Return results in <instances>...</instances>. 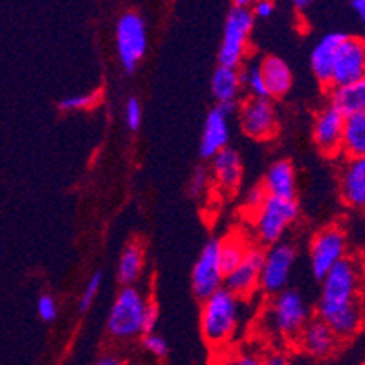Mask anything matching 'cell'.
Listing matches in <instances>:
<instances>
[{
  "label": "cell",
  "mask_w": 365,
  "mask_h": 365,
  "mask_svg": "<svg viewBox=\"0 0 365 365\" xmlns=\"http://www.w3.org/2000/svg\"><path fill=\"white\" fill-rule=\"evenodd\" d=\"M255 2H251V0H235L233 4H231V8H238V9H251L253 8Z\"/></svg>",
  "instance_id": "41"
},
{
  "label": "cell",
  "mask_w": 365,
  "mask_h": 365,
  "mask_svg": "<svg viewBox=\"0 0 365 365\" xmlns=\"http://www.w3.org/2000/svg\"><path fill=\"white\" fill-rule=\"evenodd\" d=\"M351 9H353L354 15L360 19L361 24L365 26V0H353V2H351Z\"/></svg>",
  "instance_id": "39"
},
{
  "label": "cell",
  "mask_w": 365,
  "mask_h": 365,
  "mask_svg": "<svg viewBox=\"0 0 365 365\" xmlns=\"http://www.w3.org/2000/svg\"><path fill=\"white\" fill-rule=\"evenodd\" d=\"M211 173L218 187L225 193H231L240 185L242 158L233 148H225L211 160Z\"/></svg>",
  "instance_id": "20"
},
{
  "label": "cell",
  "mask_w": 365,
  "mask_h": 365,
  "mask_svg": "<svg viewBox=\"0 0 365 365\" xmlns=\"http://www.w3.org/2000/svg\"><path fill=\"white\" fill-rule=\"evenodd\" d=\"M347 238L338 225H327L314 233L309 245V260L314 278L324 280L336 267L341 260H345Z\"/></svg>",
  "instance_id": "9"
},
{
  "label": "cell",
  "mask_w": 365,
  "mask_h": 365,
  "mask_svg": "<svg viewBox=\"0 0 365 365\" xmlns=\"http://www.w3.org/2000/svg\"><path fill=\"white\" fill-rule=\"evenodd\" d=\"M227 113L215 106L211 111L207 113L204 122V131H202V140H200V157L205 160H213L218 153L224 151L229 148V122H227Z\"/></svg>",
  "instance_id": "17"
},
{
  "label": "cell",
  "mask_w": 365,
  "mask_h": 365,
  "mask_svg": "<svg viewBox=\"0 0 365 365\" xmlns=\"http://www.w3.org/2000/svg\"><path fill=\"white\" fill-rule=\"evenodd\" d=\"M36 311H38V317L44 322H55L56 314H58L55 298L49 297V294H42L38 302H36Z\"/></svg>",
  "instance_id": "34"
},
{
  "label": "cell",
  "mask_w": 365,
  "mask_h": 365,
  "mask_svg": "<svg viewBox=\"0 0 365 365\" xmlns=\"http://www.w3.org/2000/svg\"><path fill=\"white\" fill-rule=\"evenodd\" d=\"M338 340L340 338L334 334L329 325L325 324L322 318H314L309 322V325L305 327L302 333L298 345L305 353L313 358H327L334 353L336 349Z\"/></svg>",
  "instance_id": "19"
},
{
  "label": "cell",
  "mask_w": 365,
  "mask_h": 365,
  "mask_svg": "<svg viewBox=\"0 0 365 365\" xmlns=\"http://www.w3.org/2000/svg\"><path fill=\"white\" fill-rule=\"evenodd\" d=\"M101 101V93H82V95H73V97H66L58 102V109L61 111H81V109H89Z\"/></svg>",
  "instance_id": "28"
},
{
  "label": "cell",
  "mask_w": 365,
  "mask_h": 365,
  "mask_svg": "<svg viewBox=\"0 0 365 365\" xmlns=\"http://www.w3.org/2000/svg\"><path fill=\"white\" fill-rule=\"evenodd\" d=\"M215 365H262V356L253 351L242 349L237 353H224Z\"/></svg>",
  "instance_id": "29"
},
{
  "label": "cell",
  "mask_w": 365,
  "mask_h": 365,
  "mask_svg": "<svg viewBox=\"0 0 365 365\" xmlns=\"http://www.w3.org/2000/svg\"><path fill=\"white\" fill-rule=\"evenodd\" d=\"M361 365H365V361H364V364H361Z\"/></svg>",
  "instance_id": "43"
},
{
  "label": "cell",
  "mask_w": 365,
  "mask_h": 365,
  "mask_svg": "<svg viewBox=\"0 0 365 365\" xmlns=\"http://www.w3.org/2000/svg\"><path fill=\"white\" fill-rule=\"evenodd\" d=\"M347 38V33L331 31L324 35L311 51V69H313L317 81L324 88L333 89L334 61H336L338 48Z\"/></svg>",
  "instance_id": "16"
},
{
  "label": "cell",
  "mask_w": 365,
  "mask_h": 365,
  "mask_svg": "<svg viewBox=\"0 0 365 365\" xmlns=\"http://www.w3.org/2000/svg\"><path fill=\"white\" fill-rule=\"evenodd\" d=\"M251 11H253L255 19H269V16L273 15L274 4L269 2V0H257L253 8H251Z\"/></svg>",
  "instance_id": "37"
},
{
  "label": "cell",
  "mask_w": 365,
  "mask_h": 365,
  "mask_svg": "<svg viewBox=\"0 0 365 365\" xmlns=\"http://www.w3.org/2000/svg\"><path fill=\"white\" fill-rule=\"evenodd\" d=\"M338 189L341 202L353 209H365V158L341 160L338 169Z\"/></svg>",
  "instance_id": "15"
},
{
  "label": "cell",
  "mask_w": 365,
  "mask_h": 365,
  "mask_svg": "<svg viewBox=\"0 0 365 365\" xmlns=\"http://www.w3.org/2000/svg\"><path fill=\"white\" fill-rule=\"evenodd\" d=\"M225 273L222 267L220 240L209 238L202 247L197 262H195L193 273H191V287L195 297L200 302H205L220 289H224Z\"/></svg>",
  "instance_id": "8"
},
{
  "label": "cell",
  "mask_w": 365,
  "mask_h": 365,
  "mask_svg": "<svg viewBox=\"0 0 365 365\" xmlns=\"http://www.w3.org/2000/svg\"><path fill=\"white\" fill-rule=\"evenodd\" d=\"M144 269V247L138 242H131L122 251L118 260V282L124 287H129L140 278Z\"/></svg>",
  "instance_id": "25"
},
{
  "label": "cell",
  "mask_w": 365,
  "mask_h": 365,
  "mask_svg": "<svg viewBox=\"0 0 365 365\" xmlns=\"http://www.w3.org/2000/svg\"><path fill=\"white\" fill-rule=\"evenodd\" d=\"M253 26L255 15L251 9H229L225 16L220 49H218V66L233 69H240L244 66Z\"/></svg>",
  "instance_id": "5"
},
{
  "label": "cell",
  "mask_w": 365,
  "mask_h": 365,
  "mask_svg": "<svg viewBox=\"0 0 365 365\" xmlns=\"http://www.w3.org/2000/svg\"><path fill=\"white\" fill-rule=\"evenodd\" d=\"M262 365H293L291 358L280 351H271V353L262 356Z\"/></svg>",
  "instance_id": "38"
},
{
  "label": "cell",
  "mask_w": 365,
  "mask_h": 365,
  "mask_svg": "<svg viewBox=\"0 0 365 365\" xmlns=\"http://www.w3.org/2000/svg\"><path fill=\"white\" fill-rule=\"evenodd\" d=\"M298 218V204L294 198L267 197L258 211L253 213L255 235L264 245H274L291 224Z\"/></svg>",
  "instance_id": "6"
},
{
  "label": "cell",
  "mask_w": 365,
  "mask_h": 365,
  "mask_svg": "<svg viewBox=\"0 0 365 365\" xmlns=\"http://www.w3.org/2000/svg\"><path fill=\"white\" fill-rule=\"evenodd\" d=\"M240 81H242V88L247 89L251 97L269 98L260 62L245 61L244 66L240 68Z\"/></svg>",
  "instance_id": "27"
},
{
  "label": "cell",
  "mask_w": 365,
  "mask_h": 365,
  "mask_svg": "<svg viewBox=\"0 0 365 365\" xmlns=\"http://www.w3.org/2000/svg\"><path fill=\"white\" fill-rule=\"evenodd\" d=\"M262 73H264L265 88H267L269 98H282L287 95L293 86V73L287 62L282 61L280 56L267 55L262 58Z\"/></svg>",
  "instance_id": "21"
},
{
  "label": "cell",
  "mask_w": 365,
  "mask_h": 365,
  "mask_svg": "<svg viewBox=\"0 0 365 365\" xmlns=\"http://www.w3.org/2000/svg\"><path fill=\"white\" fill-rule=\"evenodd\" d=\"M101 285H102V273L101 271H97V273H93V277L88 280V284H86V287H84V293H82V297H81L82 313L91 307L93 300L97 298L98 291H101Z\"/></svg>",
  "instance_id": "30"
},
{
  "label": "cell",
  "mask_w": 365,
  "mask_h": 365,
  "mask_svg": "<svg viewBox=\"0 0 365 365\" xmlns=\"http://www.w3.org/2000/svg\"><path fill=\"white\" fill-rule=\"evenodd\" d=\"M365 76V38L347 35L334 61L333 88L349 86Z\"/></svg>",
  "instance_id": "12"
},
{
  "label": "cell",
  "mask_w": 365,
  "mask_h": 365,
  "mask_svg": "<svg viewBox=\"0 0 365 365\" xmlns=\"http://www.w3.org/2000/svg\"><path fill=\"white\" fill-rule=\"evenodd\" d=\"M242 298L231 291L220 289L202 302L200 331L205 344L215 351H225L240 327Z\"/></svg>",
  "instance_id": "1"
},
{
  "label": "cell",
  "mask_w": 365,
  "mask_h": 365,
  "mask_svg": "<svg viewBox=\"0 0 365 365\" xmlns=\"http://www.w3.org/2000/svg\"><path fill=\"white\" fill-rule=\"evenodd\" d=\"M264 257L265 251L260 247L251 245L242 260V264L235 269L233 273H229L225 277L224 287L237 294L238 298H247L260 287V277H262V267H264Z\"/></svg>",
  "instance_id": "14"
},
{
  "label": "cell",
  "mask_w": 365,
  "mask_h": 365,
  "mask_svg": "<svg viewBox=\"0 0 365 365\" xmlns=\"http://www.w3.org/2000/svg\"><path fill=\"white\" fill-rule=\"evenodd\" d=\"M95 365H122V361L120 358L115 356V354H104V356L98 358Z\"/></svg>",
  "instance_id": "40"
},
{
  "label": "cell",
  "mask_w": 365,
  "mask_h": 365,
  "mask_svg": "<svg viewBox=\"0 0 365 365\" xmlns=\"http://www.w3.org/2000/svg\"><path fill=\"white\" fill-rule=\"evenodd\" d=\"M341 155L347 158H365V113L345 118Z\"/></svg>",
  "instance_id": "24"
},
{
  "label": "cell",
  "mask_w": 365,
  "mask_h": 365,
  "mask_svg": "<svg viewBox=\"0 0 365 365\" xmlns=\"http://www.w3.org/2000/svg\"><path fill=\"white\" fill-rule=\"evenodd\" d=\"M264 317L269 331L284 340L298 341L311 322V307L298 291L285 289L273 297Z\"/></svg>",
  "instance_id": "3"
},
{
  "label": "cell",
  "mask_w": 365,
  "mask_h": 365,
  "mask_svg": "<svg viewBox=\"0 0 365 365\" xmlns=\"http://www.w3.org/2000/svg\"><path fill=\"white\" fill-rule=\"evenodd\" d=\"M267 191H265L264 184L262 185H255V187H251L247 191V195H245V207L249 209V211H258L260 209V205L264 204L265 198H267Z\"/></svg>",
  "instance_id": "35"
},
{
  "label": "cell",
  "mask_w": 365,
  "mask_h": 365,
  "mask_svg": "<svg viewBox=\"0 0 365 365\" xmlns=\"http://www.w3.org/2000/svg\"><path fill=\"white\" fill-rule=\"evenodd\" d=\"M345 117L334 106L327 104L314 115L313 140L317 148L327 157L341 155Z\"/></svg>",
  "instance_id": "13"
},
{
  "label": "cell",
  "mask_w": 365,
  "mask_h": 365,
  "mask_svg": "<svg viewBox=\"0 0 365 365\" xmlns=\"http://www.w3.org/2000/svg\"><path fill=\"white\" fill-rule=\"evenodd\" d=\"M249 247L251 245L245 242V238L242 235L235 233L225 237L224 240H220V257H222V267H224V273L227 277L229 273H233L235 269L242 264V260L247 255Z\"/></svg>",
  "instance_id": "26"
},
{
  "label": "cell",
  "mask_w": 365,
  "mask_h": 365,
  "mask_svg": "<svg viewBox=\"0 0 365 365\" xmlns=\"http://www.w3.org/2000/svg\"><path fill=\"white\" fill-rule=\"evenodd\" d=\"M115 42L122 68L133 73L148 51V28L144 16L137 11L122 13L115 28Z\"/></svg>",
  "instance_id": "7"
},
{
  "label": "cell",
  "mask_w": 365,
  "mask_h": 365,
  "mask_svg": "<svg viewBox=\"0 0 365 365\" xmlns=\"http://www.w3.org/2000/svg\"><path fill=\"white\" fill-rule=\"evenodd\" d=\"M264 187L269 197L294 198L297 193V173L289 160H277L267 169Z\"/></svg>",
  "instance_id": "22"
},
{
  "label": "cell",
  "mask_w": 365,
  "mask_h": 365,
  "mask_svg": "<svg viewBox=\"0 0 365 365\" xmlns=\"http://www.w3.org/2000/svg\"><path fill=\"white\" fill-rule=\"evenodd\" d=\"M358 304H364L360 297V271L353 260L345 258L322 280L317 304L318 318L327 322L334 314Z\"/></svg>",
  "instance_id": "2"
},
{
  "label": "cell",
  "mask_w": 365,
  "mask_h": 365,
  "mask_svg": "<svg viewBox=\"0 0 365 365\" xmlns=\"http://www.w3.org/2000/svg\"><path fill=\"white\" fill-rule=\"evenodd\" d=\"M240 128L255 140H271L278 133V115L271 98H247L242 102Z\"/></svg>",
  "instance_id": "11"
},
{
  "label": "cell",
  "mask_w": 365,
  "mask_h": 365,
  "mask_svg": "<svg viewBox=\"0 0 365 365\" xmlns=\"http://www.w3.org/2000/svg\"><path fill=\"white\" fill-rule=\"evenodd\" d=\"M209 184V171L204 168V165H198L195 169L193 177H191V182H189V195L193 198H200L204 195V191L207 189Z\"/></svg>",
  "instance_id": "31"
},
{
  "label": "cell",
  "mask_w": 365,
  "mask_h": 365,
  "mask_svg": "<svg viewBox=\"0 0 365 365\" xmlns=\"http://www.w3.org/2000/svg\"><path fill=\"white\" fill-rule=\"evenodd\" d=\"M294 260H297V251L287 242H278V244L267 247L260 277L262 293L271 294V297L284 293L287 289Z\"/></svg>",
  "instance_id": "10"
},
{
  "label": "cell",
  "mask_w": 365,
  "mask_h": 365,
  "mask_svg": "<svg viewBox=\"0 0 365 365\" xmlns=\"http://www.w3.org/2000/svg\"><path fill=\"white\" fill-rule=\"evenodd\" d=\"M293 6H294V9H297L298 13H300V11H304V9L309 8L311 2H309V0H294Z\"/></svg>",
  "instance_id": "42"
},
{
  "label": "cell",
  "mask_w": 365,
  "mask_h": 365,
  "mask_svg": "<svg viewBox=\"0 0 365 365\" xmlns=\"http://www.w3.org/2000/svg\"><path fill=\"white\" fill-rule=\"evenodd\" d=\"M329 104L334 106L345 118L365 113V76L349 86L331 89Z\"/></svg>",
  "instance_id": "23"
},
{
  "label": "cell",
  "mask_w": 365,
  "mask_h": 365,
  "mask_svg": "<svg viewBox=\"0 0 365 365\" xmlns=\"http://www.w3.org/2000/svg\"><path fill=\"white\" fill-rule=\"evenodd\" d=\"M242 81H240V69L224 68L218 66L215 69L213 76H211V91L217 101V106L224 109L227 115L240 109V102H238V95H240Z\"/></svg>",
  "instance_id": "18"
},
{
  "label": "cell",
  "mask_w": 365,
  "mask_h": 365,
  "mask_svg": "<svg viewBox=\"0 0 365 365\" xmlns=\"http://www.w3.org/2000/svg\"><path fill=\"white\" fill-rule=\"evenodd\" d=\"M125 124L131 131H137L142 124V104L138 98L131 97L125 102Z\"/></svg>",
  "instance_id": "33"
},
{
  "label": "cell",
  "mask_w": 365,
  "mask_h": 365,
  "mask_svg": "<svg viewBox=\"0 0 365 365\" xmlns=\"http://www.w3.org/2000/svg\"><path fill=\"white\" fill-rule=\"evenodd\" d=\"M148 302L137 287H122L108 317V333L117 340H131L144 333Z\"/></svg>",
  "instance_id": "4"
},
{
  "label": "cell",
  "mask_w": 365,
  "mask_h": 365,
  "mask_svg": "<svg viewBox=\"0 0 365 365\" xmlns=\"http://www.w3.org/2000/svg\"><path fill=\"white\" fill-rule=\"evenodd\" d=\"M158 322V305L153 300L148 302V309L144 317V334H151L153 329L157 327Z\"/></svg>",
  "instance_id": "36"
},
{
  "label": "cell",
  "mask_w": 365,
  "mask_h": 365,
  "mask_svg": "<svg viewBox=\"0 0 365 365\" xmlns=\"http://www.w3.org/2000/svg\"><path fill=\"white\" fill-rule=\"evenodd\" d=\"M142 345H144V349L149 351L155 358H165L168 356V341L157 333H151V334H145L144 340H142Z\"/></svg>",
  "instance_id": "32"
}]
</instances>
